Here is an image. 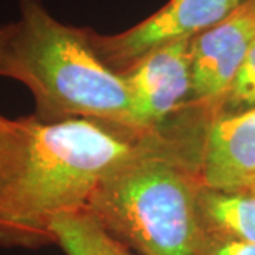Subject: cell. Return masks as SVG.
Returning <instances> with one entry per match:
<instances>
[{
    "label": "cell",
    "instance_id": "6da1fadb",
    "mask_svg": "<svg viewBox=\"0 0 255 255\" xmlns=\"http://www.w3.org/2000/svg\"><path fill=\"white\" fill-rule=\"evenodd\" d=\"M172 136L95 119L0 115V246L54 244L57 217L88 209L112 172Z\"/></svg>",
    "mask_w": 255,
    "mask_h": 255
},
{
    "label": "cell",
    "instance_id": "7a4b0ae2",
    "mask_svg": "<svg viewBox=\"0 0 255 255\" xmlns=\"http://www.w3.org/2000/svg\"><path fill=\"white\" fill-rule=\"evenodd\" d=\"M6 77L31 91L41 121L87 118L143 130L125 78L101 58L91 30L58 21L40 0H20V17L10 23Z\"/></svg>",
    "mask_w": 255,
    "mask_h": 255
},
{
    "label": "cell",
    "instance_id": "3957f363",
    "mask_svg": "<svg viewBox=\"0 0 255 255\" xmlns=\"http://www.w3.org/2000/svg\"><path fill=\"white\" fill-rule=\"evenodd\" d=\"M200 139L173 135L124 163L101 183L88 211L137 255H199Z\"/></svg>",
    "mask_w": 255,
    "mask_h": 255
},
{
    "label": "cell",
    "instance_id": "277c9868",
    "mask_svg": "<svg viewBox=\"0 0 255 255\" xmlns=\"http://www.w3.org/2000/svg\"><path fill=\"white\" fill-rule=\"evenodd\" d=\"M244 0H170L155 14L127 31L102 36L91 30L101 58L122 73L157 47L193 38L231 16Z\"/></svg>",
    "mask_w": 255,
    "mask_h": 255
},
{
    "label": "cell",
    "instance_id": "5b68a950",
    "mask_svg": "<svg viewBox=\"0 0 255 255\" xmlns=\"http://www.w3.org/2000/svg\"><path fill=\"white\" fill-rule=\"evenodd\" d=\"M255 40V13L243 1L231 16L191 40V92L186 110L216 115Z\"/></svg>",
    "mask_w": 255,
    "mask_h": 255
},
{
    "label": "cell",
    "instance_id": "8992f818",
    "mask_svg": "<svg viewBox=\"0 0 255 255\" xmlns=\"http://www.w3.org/2000/svg\"><path fill=\"white\" fill-rule=\"evenodd\" d=\"M191 40L152 50L125 71L132 110L143 130H164V122L187 108L191 92Z\"/></svg>",
    "mask_w": 255,
    "mask_h": 255
},
{
    "label": "cell",
    "instance_id": "52a82bcc",
    "mask_svg": "<svg viewBox=\"0 0 255 255\" xmlns=\"http://www.w3.org/2000/svg\"><path fill=\"white\" fill-rule=\"evenodd\" d=\"M204 186L241 190L255 182V108L209 118L197 147Z\"/></svg>",
    "mask_w": 255,
    "mask_h": 255
},
{
    "label": "cell",
    "instance_id": "ba28073f",
    "mask_svg": "<svg viewBox=\"0 0 255 255\" xmlns=\"http://www.w3.org/2000/svg\"><path fill=\"white\" fill-rule=\"evenodd\" d=\"M200 211L206 234L255 243V194L203 186Z\"/></svg>",
    "mask_w": 255,
    "mask_h": 255
},
{
    "label": "cell",
    "instance_id": "9c48e42d",
    "mask_svg": "<svg viewBox=\"0 0 255 255\" xmlns=\"http://www.w3.org/2000/svg\"><path fill=\"white\" fill-rule=\"evenodd\" d=\"M51 236L67 255H137L102 227L88 210L57 217L51 223Z\"/></svg>",
    "mask_w": 255,
    "mask_h": 255
},
{
    "label": "cell",
    "instance_id": "30bf717a",
    "mask_svg": "<svg viewBox=\"0 0 255 255\" xmlns=\"http://www.w3.org/2000/svg\"><path fill=\"white\" fill-rule=\"evenodd\" d=\"M255 108V40L217 114Z\"/></svg>",
    "mask_w": 255,
    "mask_h": 255
},
{
    "label": "cell",
    "instance_id": "8fae6325",
    "mask_svg": "<svg viewBox=\"0 0 255 255\" xmlns=\"http://www.w3.org/2000/svg\"><path fill=\"white\" fill-rule=\"evenodd\" d=\"M199 255H255V243L207 234Z\"/></svg>",
    "mask_w": 255,
    "mask_h": 255
},
{
    "label": "cell",
    "instance_id": "7c38bea8",
    "mask_svg": "<svg viewBox=\"0 0 255 255\" xmlns=\"http://www.w3.org/2000/svg\"><path fill=\"white\" fill-rule=\"evenodd\" d=\"M10 34V23L0 26V75L6 77V50Z\"/></svg>",
    "mask_w": 255,
    "mask_h": 255
},
{
    "label": "cell",
    "instance_id": "4fadbf2b",
    "mask_svg": "<svg viewBox=\"0 0 255 255\" xmlns=\"http://www.w3.org/2000/svg\"><path fill=\"white\" fill-rule=\"evenodd\" d=\"M244 3L255 13V0H244Z\"/></svg>",
    "mask_w": 255,
    "mask_h": 255
},
{
    "label": "cell",
    "instance_id": "5bb4252c",
    "mask_svg": "<svg viewBox=\"0 0 255 255\" xmlns=\"http://www.w3.org/2000/svg\"><path fill=\"white\" fill-rule=\"evenodd\" d=\"M247 190L253 191V193H254V194H255V183H253L251 186H248V187H247Z\"/></svg>",
    "mask_w": 255,
    "mask_h": 255
},
{
    "label": "cell",
    "instance_id": "9a60e30c",
    "mask_svg": "<svg viewBox=\"0 0 255 255\" xmlns=\"http://www.w3.org/2000/svg\"><path fill=\"white\" fill-rule=\"evenodd\" d=\"M254 183H255V182H254Z\"/></svg>",
    "mask_w": 255,
    "mask_h": 255
}]
</instances>
